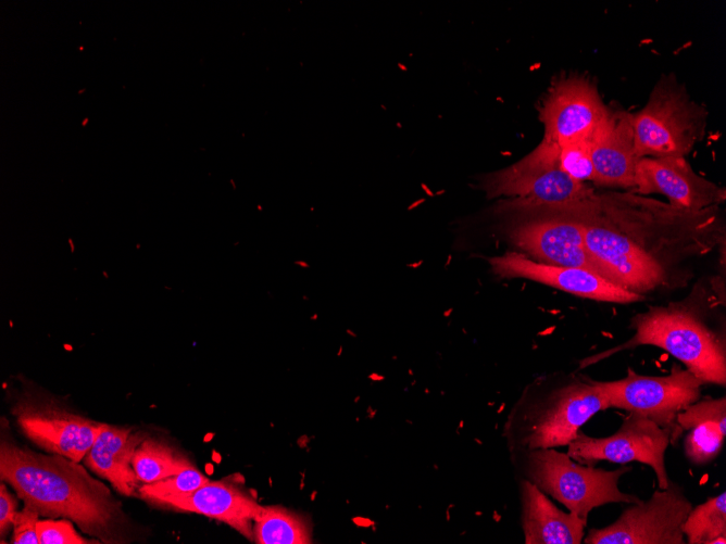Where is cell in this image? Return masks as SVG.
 Returning a JSON list of instances; mask_svg holds the SVG:
<instances>
[{"instance_id": "1", "label": "cell", "mask_w": 726, "mask_h": 544, "mask_svg": "<svg viewBox=\"0 0 726 544\" xmlns=\"http://www.w3.org/2000/svg\"><path fill=\"white\" fill-rule=\"evenodd\" d=\"M0 479L39 516L70 519L101 543H127L122 503L78 461L1 438Z\"/></svg>"}, {"instance_id": "2", "label": "cell", "mask_w": 726, "mask_h": 544, "mask_svg": "<svg viewBox=\"0 0 726 544\" xmlns=\"http://www.w3.org/2000/svg\"><path fill=\"white\" fill-rule=\"evenodd\" d=\"M609 408L597 380L571 374L527 387L502 428L509 453L567 446L583 425Z\"/></svg>"}, {"instance_id": "3", "label": "cell", "mask_w": 726, "mask_h": 544, "mask_svg": "<svg viewBox=\"0 0 726 544\" xmlns=\"http://www.w3.org/2000/svg\"><path fill=\"white\" fill-rule=\"evenodd\" d=\"M710 307L691 300L650 306L631 317L629 328L635 333L627 341L581 359L579 369L618 352L652 345L681 362L704 384L725 387V334L709 324Z\"/></svg>"}, {"instance_id": "4", "label": "cell", "mask_w": 726, "mask_h": 544, "mask_svg": "<svg viewBox=\"0 0 726 544\" xmlns=\"http://www.w3.org/2000/svg\"><path fill=\"white\" fill-rule=\"evenodd\" d=\"M585 206L630 238L663 266V251L679 255L704 253L719 243L717 206L692 212L631 193H602Z\"/></svg>"}, {"instance_id": "5", "label": "cell", "mask_w": 726, "mask_h": 544, "mask_svg": "<svg viewBox=\"0 0 726 544\" xmlns=\"http://www.w3.org/2000/svg\"><path fill=\"white\" fill-rule=\"evenodd\" d=\"M510 459L520 478L585 519L596 507L641 499L618 488L619 479L633 470L631 466L605 470L579 464L555 448L515 451L510 453Z\"/></svg>"}, {"instance_id": "6", "label": "cell", "mask_w": 726, "mask_h": 544, "mask_svg": "<svg viewBox=\"0 0 726 544\" xmlns=\"http://www.w3.org/2000/svg\"><path fill=\"white\" fill-rule=\"evenodd\" d=\"M483 188L489 198H513L509 210L548 214L565 213L594 193L592 188L563 172L559 147L544 139L522 160L488 175Z\"/></svg>"}, {"instance_id": "7", "label": "cell", "mask_w": 726, "mask_h": 544, "mask_svg": "<svg viewBox=\"0 0 726 544\" xmlns=\"http://www.w3.org/2000/svg\"><path fill=\"white\" fill-rule=\"evenodd\" d=\"M706 112L674 75H663L631 114L635 150L642 157H685L703 137Z\"/></svg>"}, {"instance_id": "8", "label": "cell", "mask_w": 726, "mask_h": 544, "mask_svg": "<svg viewBox=\"0 0 726 544\" xmlns=\"http://www.w3.org/2000/svg\"><path fill=\"white\" fill-rule=\"evenodd\" d=\"M604 392L609 408L636 413L654 421L669 434L671 444L683 437L676 417L701 397L704 384L687 368L674 364L663 376L639 375L628 367L624 378L598 381Z\"/></svg>"}, {"instance_id": "9", "label": "cell", "mask_w": 726, "mask_h": 544, "mask_svg": "<svg viewBox=\"0 0 726 544\" xmlns=\"http://www.w3.org/2000/svg\"><path fill=\"white\" fill-rule=\"evenodd\" d=\"M16 427L46 453L59 454L80 463L103 422L89 419L41 391L24 389L12 405Z\"/></svg>"}, {"instance_id": "10", "label": "cell", "mask_w": 726, "mask_h": 544, "mask_svg": "<svg viewBox=\"0 0 726 544\" xmlns=\"http://www.w3.org/2000/svg\"><path fill=\"white\" fill-rule=\"evenodd\" d=\"M562 214L580 222L587 249L610 281L642 296L666 284L667 271L660 262L584 203Z\"/></svg>"}, {"instance_id": "11", "label": "cell", "mask_w": 726, "mask_h": 544, "mask_svg": "<svg viewBox=\"0 0 726 544\" xmlns=\"http://www.w3.org/2000/svg\"><path fill=\"white\" fill-rule=\"evenodd\" d=\"M692 504L684 489L668 481L646 499L629 504L619 517L604 528H592L586 544H686L681 524Z\"/></svg>"}, {"instance_id": "12", "label": "cell", "mask_w": 726, "mask_h": 544, "mask_svg": "<svg viewBox=\"0 0 726 544\" xmlns=\"http://www.w3.org/2000/svg\"><path fill=\"white\" fill-rule=\"evenodd\" d=\"M669 444L666 430L644 416L627 413L617 431L611 435L594 438L579 430L567 445L566 453L575 461L588 466L601 460L644 464L655 473L659 489H665L669 481L665 466V452Z\"/></svg>"}, {"instance_id": "13", "label": "cell", "mask_w": 726, "mask_h": 544, "mask_svg": "<svg viewBox=\"0 0 726 544\" xmlns=\"http://www.w3.org/2000/svg\"><path fill=\"white\" fill-rule=\"evenodd\" d=\"M609 113L589 77L576 73L563 76L552 85L540 107L543 139L556 146L590 139Z\"/></svg>"}, {"instance_id": "14", "label": "cell", "mask_w": 726, "mask_h": 544, "mask_svg": "<svg viewBox=\"0 0 726 544\" xmlns=\"http://www.w3.org/2000/svg\"><path fill=\"white\" fill-rule=\"evenodd\" d=\"M510 239L536 262L584 268L609 279L589 253L581 224L573 215L549 214L521 223Z\"/></svg>"}, {"instance_id": "15", "label": "cell", "mask_w": 726, "mask_h": 544, "mask_svg": "<svg viewBox=\"0 0 726 544\" xmlns=\"http://www.w3.org/2000/svg\"><path fill=\"white\" fill-rule=\"evenodd\" d=\"M488 261L493 274L500 277L525 278L584 299L619 304L646 299L592 270L543 264L517 252H508Z\"/></svg>"}, {"instance_id": "16", "label": "cell", "mask_w": 726, "mask_h": 544, "mask_svg": "<svg viewBox=\"0 0 726 544\" xmlns=\"http://www.w3.org/2000/svg\"><path fill=\"white\" fill-rule=\"evenodd\" d=\"M635 190L659 193L674 207L699 212L718 206L726 199L725 188L697 174L685 157H642L635 170Z\"/></svg>"}, {"instance_id": "17", "label": "cell", "mask_w": 726, "mask_h": 544, "mask_svg": "<svg viewBox=\"0 0 726 544\" xmlns=\"http://www.w3.org/2000/svg\"><path fill=\"white\" fill-rule=\"evenodd\" d=\"M148 502L162 508L216 519L251 541L253 521L261 508L255 496L241 482L233 479L209 481L190 493L155 497Z\"/></svg>"}, {"instance_id": "18", "label": "cell", "mask_w": 726, "mask_h": 544, "mask_svg": "<svg viewBox=\"0 0 726 544\" xmlns=\"http://www.w3.org/2000/svg\"><path fill=\"white\" fill-rule=\"evenodd\" d=\"M597 186L635 189V170L639 157L635 150L631 114L611 111L602 126L590 138Z\"/></svg>"}, {"instance_id": "19", "label": "cell", "mask_w": 726, "mask_h": 544, "mask_svg": "<svg viewBox=\"0 0 726 544\" xmlns=\"http://www.w3.org/2000/svg\"><path fill=\"white\" fill-rule=\"evenodd\" d=\"M521 527L526 544H580L587 519L564 511L529 481L520 478Z\"/></svg>"}, {"instance_id": "20", "label": "cell", "mask_w": 726, "mask_h": 544, "mask_svg": "<svg viewBox=\"0 0 726 544\" xmlns=\"http://www.w3.org/2000/svg\"><path fill=\"white\" fill-rule=\"evenodd\" d=\"M146 435L145 432L134 431L128 427L103 423L83 461L88 469L110 482L120 494L136 495L141 482L133 468L132 459Z\"/></svg>"}, {"instance_id": "21", "label": "cell", "mask_w": 726, "mask_h": 544, "mask_svg": "<svg viewBox=\"0 0 726 544\" xmlns=\"http://www.w3.org/2000/svg\"><path fill=\"white\" fill-rule=\"evenodd\" d=\"M676 421L683 432L686 459L693 466L712 463L726 438V397H706L687 406Z\"/></svg>"}, {"instance_id": "22", "label": "cell", "mask_w": 726, "mask_h": 544, "mask_svg": "<svg viewBox=\"0 0 726 544\" xmlns=\"http://www.w3.org/2000/svg\"><path fill=\"white\" fill-rule=\"evenodd\" d=\"M252 534L258 544H309L312 541L309 520L281 506H261Z\"/></svg>"}, {"instance_id": "23", "label": "cell", "mask_w": 726, "mask_h": 544, "mask_svg": "<svg viewBox=\"0 0 726 544\" xmlns=\"http://www.w3.org/2000/svg\"><path fill=\"white\" fill-rule=\"evenodd\" d=\"M132 465L141 484L152 483L193 467L177 448L162 439L151 437L143 439L137 446Z\"/></svg>"}, {"instance_id": "24", "label": "cell", "mask_w": 726, "mask_h": 544, "mask_svg": "<svg viewBox=\"0 0 726 544\" xmlns=\"http://www.w3.org/2000/svg\"><path fill=\"white\" fill-rule=\"evenodd\" d=\"M686 544L726 543V493L692 506L681 524Z\"/></svg>"}, {"instance_id": "25", "label": "cell", "mask_w": 726, "mask_h": 544, "mask_svg": "<svg viewBox=\"0 0 726 544\" xmlns=\"http://www.w3.org/2000/svg\"><path fill=\"white\" fill-rule=\"evenodd\" d=\"M559 147V163L564 173L578 182L594 181L590 139H575Z\"/></svg>"}, {"instance_id": "26", "label": "cell", "mask_w": 726, "mask_h": 544, "mask_svg": "<svg viewBox=\"0 0 726 544\" xmlns=\"http://www.w3.org/2000/svg\"><path fill=\"white\" fill-rule=\"evenodd\" d=\"M209 481L210 480L193 466L168 478L152 483L141 484L138 490V495L148 502L155 497L190 493Z\"/></svg>"}, {"instance_id": "27", "label": "cell", "mask_w": 726, "mask_h": 544, "mask_svg": "<svg viewBox=\"0 0 726 544\" xmlns=\"http://www.w3.org/2000/svg\"><path fill=\"white\" fill-rule=\"evenodd\" d=\"M70 519H45L37 523L39 544H98L99 540L78 533Z\"/></svg>"}, {"instance_id": "28", "label": "cell", "mask_w": 726, "mask_h": 544, "mask_svg": "<svg viewBox=\"0 0 726 544\" xmlns=\"http://www.w3.org/2000/svg\"><path fill=\"white\" fill-rule=\"evenodd\" d=\"M39 521V514L25 506L17 511L14 524L11 543L13 544H39L37 533V523Z\"/></svg>"}, {"instance_id": "29", "label": "cell", "mask_w": 726, "mask_h": 544, "mask_svg": "<svg viewBox=\"0 0 726 544\" xmlns=\"http://www.w3.org/2000/svg\"><path fill=\"white\" fill-rule=\"evenodd\" d=\"M17 499L10 493L5 482L0 483V536L3 539L13 528L17 515Z\"/></svg>"}]
</instances>
